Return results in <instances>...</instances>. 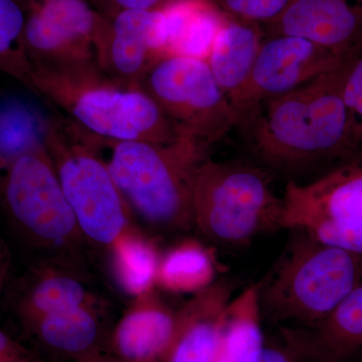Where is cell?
<instances>
[{
	"label": "cell",
	"mask_w": 362,
	"mask_h": 362,
	"mask_svg": "<svg viewBox=\"0 0 362 362\" xmlns=\"http://www.w3.org/2000/svg\"><path fill=\"white\" fill-rule=\"evenodd\" d=\"M346 63L259 105L240 127L259 158L291 169L356 156L343 99Z\"/></svg>",
	"instance_id": "obj_1"
},
{
	"label": "cell",
	"mask_w": 362,
	"mask_h": 362,
	"mask_svg": "<svg viewBox=\"0 0 362 362\" xmlns=\"http://www.w3.org/2000/svg\"><path fill=\"white\" fill-rule=\"evenodd\" d=\"M23 85L99 139L168 144L183 137L140 85L114 80L98 65L30 66Z\"/></svg>",
	"instance_id": "obj_2"
},
{
	"label": "cell",
	"mask_w": 362,
	"mask_h": 362,
	"mask_svg": "<svg viewBox=\"0 0 362 362\" xmlns=\"http://www.w3.org/2000/svg\"><path fill=\"white\" fill-rule=\"evenodd\" d=\"M96 139L133 218L159 233L194 228L195 178L211 147L188 137L168 144Z\"/></svg>",
	"instance_id": "obj_3"
},
{
	"label": "cell",
	"mask_w": 362,
	"mask_h": 362,
	"mask_svg": "<svg viewBox=\"0 0 362 362\" xmlns=\"http://www.w3.org/2000/svg\"><path fill=\"white\" fill-rule=\"evenodd\" d=\"M291 230L275 268L259 281L262 318L279 326L316 322L362 284V256Z\"/></svg>",
	"instance_id": "obj_4"
},
{
	"label": "cell",
	"mask_w": 362,
	"mask_h": 362,
	"mask_svg": "<svg viewBox=\"0 0 362 362\" xmlns=\"http://www.w3.org/2000/svg\"><path fill=\"white\" fill-rule=\"evenodd\" d=\"M2 211L16 235L39 259L90 268V249L64 194L47 147L14 160L0 175Z\"/></svg>",
	"instance_id": "obj_5"
},
{
	"label": "cell",
	"mask_w": 362,
	"mask_h": 362,
	"mask_svg": "<svg viewBox=\"0 0 362 362\" xmlns=\"http://www.w3.org/2000/svg\"><path fill=\"white\" fill-rule=\"evenodd\" d=\"M194 225L209 242L240 247L284 228V202L267 171L240 162L207 158L197 171Z\"/></svg>",
	"instance_id": "obj_6"
},
{
	"label": "cell",
	"mask_w": 362,
	"mask_h": 362,
	"mask_svg": "<svg viewBox=\"0 0 362 362\" xmlns=\"http://www.w3.org/2000/svg\"><path fill=\"white\" fill-rule=\"evenodd\" d=\"M45 147L88 245L106 252L134 218L94 137L56 112Z\"/></svg>",
	"instance_id": "obj_7"
},
{
	"label": "cell",
	"mask_w": 362,
	"mask_h": 362,
	"mask_svg": "<svg viewBox=\"0 0 362 362\" xmlns=\"http://www.w3.org/2000/svg\"><path fill=\"white\" fill-rule=\"evenodd\" d=\"M139 85L183 137L211 147L239 127V116L206 61L165 57L152 66Z\"/></svg>",
	"instance_id": "obj_8"
},
{
	"label": "cell",
	"mask_w": 362,
	"mask_h": 362,
	"mask_svg": "<svg viewBox=\"0 0 362 362\" xmlns=\"http://www.w3.org/2000/svg\"><path fill=\"white\" fill-rule=\"evenodd\" d=\"M23 47L30 66L98 65L108 18L88 0H21Z\"/></svg>",
	"instance_id": "obj_9"
},
{
	"label": "cell",
	"mask_w": 362,
	"mask_h": 362,
	"mask_svg": "<svg viewBox=\"0 0 362 362\" xmlns=\"http://www.w3.org/2000/svg\"><path fill=\"white\" fill-rule=\"evenodd\" d=\"M351 56H343L302 37L266 35L252 70L239 128L263 102L337 70Z\"/></svg>",
	"instance_id": "obj_10"
},
{
	"label": "cell",
	"mask_w": 362,
	"mask_h": 362,
	"mask_svg": "<svg viewBox=\"0 0 362 362\" xmlns=\"http://www.w3.org/2000/svg\"><path fill=\"white\" fill-rule=\"evenodd\" d=\"M165 44L162 9L123 11L108 18L98 49V66L114 80L139 85L165 58Z\"/></svg>",
	"instance_id": "obj_11"
},
{
	"label": "cell",
	"mask_w": 362,
	"mask_h": 362,
	"mask_svg": "<svg viewBox=\"0 0 362 362\" xmlns=\"http://www.w3.org/2000/svg\"><path fill=\"white\" fill-rule=\"evenodd\" d=\"M90 268L58 259H37L21 277L13 295L21 325L42 317L103 300Z\"/></svg>",
	"instance_id": "obj_12"
},
{
	"label": "cell",
	"mask_w": 362,
	"mask_h": 362,
	"mask_svg": "<svg viewBox=\"0 0 362 362\" xmlns=\"http://www.w3.org/2000/svg\"><path fill=\"white\" fill-rule=\"evenodd\" d=\"M108 301L92 302L23 325L49 362H80L107 354L112 326Z\"/></svg>",
	"instance_id": "obj_13"
},
{
	"label": "cell",
	"mask_w": 362,
	"mask_h": 362,
	"mask_svg": "<svg viewBox=\"0 0 362 362\" xmlns=\"http://www.w3.org/2000/svg\"><path fill=\"white\" fill-rule=\"evenodd\" d=\"M267 35H292L351 56L362 45V0H292Z\"/></svg>",
	"instance_id": "obj_14"
},
{
	"label": "cell",
	"mask_w": 362,
	"mask_h": 362,
	"mask_svg": "<svg viewBox=\"0 0 362 362\" xmlns=\"http://www.w3.org/2000/svg\"><path fill=\"white\" fill-rule=\"evenodd\" d=\"M284 228L320 218L362 220V154L312 181H289L283 195Z\"/></svg>",
	"instance_id": "obj_15"
},
{
	"label": "cell",
	"mask_w": 362,
	"mask_h": 362,
	"mask_svg": "<svg viewBox=\"0 0 362 362\" xmlns=\"http://www.w3.org/2000/svg\"><path fill=\"white\" fill-rule=\"evenodd\" d=\"M178 328V308L157 288L133 298L113 326L107 354L122 362H165Z\"/></svg>",
	"instance_id": "obj_16"
},
{
	"label": "cell",
	"mask_w": 362,
	"mask_h": 362,
	"mask_svg": "<svg viewBox=\"0 0 362 362\" xmlns=\"http://www.w3.org/2000/svg\"><path fill=\"white\" fill-rule=\"evenodd\" d=\"M279 332L314 362L361 361L362 284L320 320L281 325Z\"/></svg>",
	"instance_id": "obj_17"
},
{
	"label": "cell",
	"mask_w": 362,
	"mask_h": 362,
	"mask_svg": "<svg viewBox=\"0 0 362 362\" xmlns=\"http://www.w3.org/2000/svg\"><path fill=\"white\" fill-rule=\"evenodd\" d=\"M265 35L259 23L226 13L206 59L240 122L252 70Z\"/></svg>",
	"instance_id": "obj_18"
},
{
	"label": "cell",
	"mask_w": 362,
	"mask_h": 362,
	"mask_svg": "<svg viewBox=\"0 0 362 362\" xmlns=\"http://www.w3.org/2000/svg\"><path fill=\"white\" fill-rule=\"evenodd\" d=\"M233 284L216 280L178 308V328L165 362H213Z\"/></svg>",
	"instance_id": "obj_19"
},
{
	"label": "cell",
	"mask_w": 362,
	"mask_h": 362,
	"mask_svg": "<svg viewBox=\"0 0 362 362\" xmlns=\"http://www.w3.org/2000/svg\"><path fill=\"white\" fill-rule=\"evenodd\" d=\"M165 57L206 61L226 13L214 0H176L162 8Z\"/></svg>",
	"instance_id": "obj_20"
},
{
	"label": "cell",
	"mask_w": 362,
	"mask_h": 362,
	"mask_svg": "<svg viewBox=\"0 0 362 362\" xmlns=\"http://www.w3.org/2000/svg\"><path fill=\"white\" fill-rule=\"evenodd\" d=\"M259 286V282L249 286L226 305L213 362H258L266 341Z\"/></svg>",
	"instance_id": "obj_21"
},
{
	"label": "cell",
	"mask_w": 362,
	"mask_h": 362,
	"mask_svg": "<svg viewBox=\"0 0 362 362\" xmlns=\"http://www.w3.org/2000/svg\"><path fill=\"white\" fill-rule=\"evenodd\" d=\"M54 114L18 95L0 97V175L21 156L45 148Z\"/></svg>",
	"instance_id": "obj_22"
},
{
	"label": "cell",
	"mask_w": 362,
	"mask_h": 362,
	"mask_svg": "<svg viewBox=\"0 0 362 362\" xmlns=\"http://www.w3.org/2000/svg\"><path fill=\"white\" fill-rule=\"evenodd\" d=\"M105 254L121 291L135 298L154 289L161 252L156 242L132 223Z\"/></svg>",
	"instance_id": "obj_23"
},
{
	"label": "cell",
	"mask_w": 362,
	"mask_h": 362,
	"mask_svg": "<svg viewBox=\"0 0 362 362\" xmlns=\"http://www.w3.org/2000/svg\"><path fill=\"white\" fill-rule=\"evenodd\" d=\"M218 263L209 247L199 240L185 239L161 252L156 287L170 294H192L216 281Z\"/></svg>",
	"instance_id": "obj_24"
},
{
	"label": "cell",
	"mask_w": 362,
	"mask_h": 362,
	"mask_svg": "<svg viewBox=\"0 0 362 362\" xmlns=\"http://www.w3.org/2000/svg\"><path fill=\"white\" fill-rule=\"evenodd\" d=\"M25 13L21 0H0V71L25 83L30 63L23 47Z\"/></svg>",
	"instance_id": "obj_25"
},
{
	"label": "cell",
	"mask_w": 362,
	"mask_h": 362,
	"mask_svg": "<svg viewBox=\"0 0 362 362\" xmlns=\"http://www.w3.org/2000/svg\"><path fill=\"white\" fill-rule=\"evenodd\" d=\"M297 230H304L326 246L362 256V220L320 218Z\"/></svg>",
	"instance_id": "obj_26"
},
{
	"label": "cell",
	"mask_w": 362,
	"mask_h": 362,
	"mask_svg": "<svg viewBox=\"0 0 362 362\" xmlns=\"http://www.w3.org/2000/svg\"><path fill=\"white\" fill-rule=\"evenodd\" d=\"M342 92L349 111L354 149L358 156L362 154V45L345 65Z\"/></svg>",
	"instance_id": "obj_27"
},
{
	"label": "cell",
	"mask_w": 362,
	"mask_h": 362,
	"mask_svg": "<svg viewBox=\"0 0 362 362\" xmlns=\"http://www.w3.org/2000/svg\"><path fill=\"white\" fill-rule=\"evenodd\" d=\"M230 16L265 25L276 20L292 0H214Z\"/></svg>",
	"instance_id": "obj_28"
},
{
	"label": "cell",
	"mask_w": 362,
	"mask_h": 362,
	"mask_svg": "<svg viewBox=\"0 0 362 362\" xmlns=\"http://www.w3.org/2000/svg\"><path fill=\"white\" fill-rule=\"evenodd\" d=\"M258 362H314L296 345L279 332L275 340L265 341Z\"/></svg>",
	"instance_id": "obj_29"
},
{
	"label": "cell",
	"mask_w": 362,
	"mask_h": 362,
	"mask_svg": "<svg viewBox=\"0 0 362 362\" xmlns=\"http://www.w3.org/2000/svg\"><path fill=\"white\" fill-rule=\"evenodd\" d=\"M100 13L111 18L127 11H159L176 0H88Z\"/></svg>",
	"instance_id": "obj_30"
},
{
	"label": "cell",
	"mask_w": 362,
	"mask_h": 362,
	"mask_svg": "<svg viewBox=\"0 0 362 362\" xmlns=\"http://www.w3.org/2000/svg\"><path fill=\"white\" fill-rule=\"evenodd\" d=\"M0 362H47L0 328Z\"/></svg>",
	"instance_id": "obj_31"
},
{
	"label": "cell",
	"mask_w": 362,
	"mask_h": 362,
	"mask_svg": "<svg viewBox=\"0 0 362 362\" xmlns=\"http://www.w3.org/2000/svg\"><path fill=\"white\" fill-rule=\"evenodd\" d=\"M80 362H122L117 359L116 357L112 356L109 354H102L99 356L92 357V358L86 359V361Z\"/></svg>",
	"instance_id": "obj_32"
},
{
	"label": "cell",
	"mask_w": 362,
	"mask_h": 362,
	"mask_svg": "<svg viewBox=\"0 0 362 362\" xmlns=\"http://www.w3.org/2000/svg\"><path fill=\"white\" fill-rule=\"evenodd\" d=\"M0 263L2 265L7 266V250L6 243L0 235Z\"/></svg>",
	"instance_id": "obj_33"
},
{
	"label": "cell",
	"mask_w": 362,
	"mask_h": 362,
	"mask_svg": "<svg viewBox=\"0 0 362 362\" xmlns=\"http://www.w3.org/2000/svg\"><path fill=\"white\" fill-rule=\"evenodd\" d=\"M6 267L0 263V290H1L2 283L6 277Z\"/></svg>",
	"instance_id": "obj_34"
},
{
	"label": "cell",
	"mask_w": 362,
	"mask_h": 362,
	"mask_svg": "<svg viewBox=\"0 0 362 362\" xmlns=\"http://www.w3.org/2000/svg\"><path fill=\"white\" fill-rule=\"evenodd\" d=\"M358 362H362V359H361V361H358Z\"/></svg>",
	"instance_id": "obj_35"
}]
</instances>
